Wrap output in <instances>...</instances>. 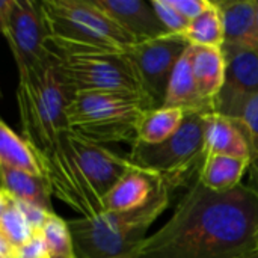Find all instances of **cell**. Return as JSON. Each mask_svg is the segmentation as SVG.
<instances>
[{"instance_id": "cell-1", "label": "cell", "mask_w": 258, "mask_h": 258, "mask_svg": "<svg viewBox=\"0 0 258 258\" xmlns=\"http://www.w3.org/2000/svg\"><path fill=\"white\" fill-rule=\"evenodd\" d=\"M257 251V192L248 184L215 192L195 178L169 221L130 258H248Z\"/></svg>"}, {"instance_id": "cell-2", "label": "cell", "mask_w": 258, "mask_h": 258, "mask_svg": "<svg viewBox=\"0 0 258 258\" xmlns=\"http://www.w3.org/2000/svg\"><path fill=\"white\" fill-rule=\"evenodd\" d=\"M74 95L76 91L51 50L38 68L18 74L17 104L21 130L38 156L56 148L60 138L71 130L68 109Z\"/></svg>"}, {"instance_id": "cell-3", "label": "cell", "mask_w": 258, "mask_h": 258, "mask_svg": "<svg viewBox=\"0 0 258 258\" xmlns=\"http://www.w3.org/2000/svg\"><path fill=\"white\" fill-rule=\"evenodd\" d=\"M172 190L163 184L144 207L132 212H103L95 218L70 219L77 258H130L148 237V228L169 207Z\"/></svg>"}, {"instance_id": "cell-4", "label": "cell", "mask_w": 258, "mask_h": 258, "mask_svg": "<svg viewBox=\"0 0 258 258\" xmlns=\"http://www.w3.org/2000/svg\"><path fill=\"white\" fill-rule=\"evenodd\" d=\"M48 47L76 94H125L156 109L128 51L82 45L57 38H50Z\"/></svg>"}, {"instance_id": "cell-5", "label": "cell", "mask_w": 258, "mask_h": 258, "mask_svg": "<svg viewBox=\"0 0 258 258\" xmlns=\"http://www.w3.org/2000/svg\"><path fill=\"white\" fill-rule=\"evenodd\" d=\"M151 110L138 97L113 92H77L68 109L74 133L95 144L130 142L138 139L142 115Z\"/></svg>"}, {"instance_id": "cell-6", "label": "cell", "mask_w": 258, "mask_h": 258, "mask_svg": "<svg viewBox=\"0 0 258 258\" xmlns=\"http://www.w3.org/2000/svg\"><path fill=\"white\" fill-rule=\"evenodd\" d=\"M206 116L203 113H186L181 127L160 144L135 141L127 159L133 165L157 174L171 190L183 184L190 186V178L198 177L206 157Z\"/></svg>"}, {"instance_id": "cell-7", "label": "cell", "mask_w": 258, "mask_h": 258, "mask_svg": "<svg viewBox=\"0 0 258 258\" xmlns=\"http://www.w3.org/2000/svg\"><path fill=\"white\" fill-rule=\"evenodd\" d=\"M41 8L51 38L118 51L138 44L94 0H41Z\"/></svg>"}, {"instance_id": "cell-8", "label": "cell", "mask_w": 258, "mask_h": 258, "mask_svg": "<svg viewBox=\"0 0 258 258\" xmlns=\"http://www.w3.org/2000/svg\"><path fill=\"white\" fill-rule=\"evenodd\" d=\"M0 29L18 74L38 68L50 56V29L41 0H0Z\"/></svg>"}, {"instance_id": "cell-9", "label": "cell", "mask_w": 258, "mask_h": 258, "mask_svg": "<svg viewBox=\"0 0 258 258\" xmlns=\"http://www.w3.org/2000/svg\"><path fill=\"white\" fill-rule=\"evenodd\" d=\"M225 85L215 100V113L240 121L248 103L258 95V44H224Z\"/></svg>"}, {"instance_id": "cell-10", "label": "cell", "mask_w": 258, "mask_h": 258, "mask_svg": "<svg viewBox=\"0 0 258 258\" xmlns=\"http://www.w3.org/2000/svg\"><path fill=\"white\" fill-rule=\"evenodd\" d=\"M189 47L190 44L183 35L171 33L139 42L128 50L156 109L163 106L172 73Z\"/></svg>"}, {"instance_id": "cell-11", "label": "cell", "mask_w": 258, "mask_h": 258, "mask_svg": "<svg viewBox=\"0 0 258 258\" xmlns=\"http://www.w3.org/2000/svg\"><path fill=\"white\" fill-rule=\"evenodd\" d=\"M71 144L76 150L77 160L86 180L103 203L109 190L122 178L133 163L128 159L119 157L106 147L91 142L74 132H71Z\"/></svg>"}, {"instance_id": "cell-12", "label": "cell", "mask_w": 258, "mask_h": 258, "mask_svg": "<svg viewBox=\"0 0 258 258\" xmlns=\"http://www.w3.org/2000/svg\"><path fill=\"white\" fill-rule=\"evenodd\" d=\"M135 41L145 42L171 35L160 21L151 2L144 0H94Z\"/></svg>"}, {"instance_id": "cell-13", "label": "cell", "mask_w": 258, "mask_h": 258, "mask_svg": "<svg viewBox=\"0 0 258 258\" xmlns=\"http://www.w3.org/2000/svg\"><path fill=\"white\" fill-rule=\"evenodd\" d=\"M163 184L157 174L133 165L104 197V212L138 210L147 206Z\"/></svg>"}, {"instance_id": "cell-14", "label": "cell", "mask_w": 258, "mask_h": 258, "mask_svg": "<svg viewBox=\"0 0 258 258\" xmlns=\"http://www.w3.org/2000/svg\"><path fill=\"white\" fill-rule=\"evenodd\" d=\"M189 48L186 50L183 57L178 60L172 73L168 92L165 97V103L162 107L180 109L184 113H203V115L215 113V106L201 95L197 86L194 71H192Z\"/></svg>"}, {"instance_id": "cell-15", "label": "cell", "mask_w": 258, "mask_h": 258, "mask_svg": "<svg viewBox=\"0 0 258 258\" xmlns=\"http://www.w3.org/2000/svg\"><path fill=\"white\" fill-rule=\"evenodd\" d=\"M206 154H221L249 160V147L239 121L218 113L206 116Z\"/></svg>"}, {"instance_id": "cell-16", "label": "cell", "mask_w": 258, "mask_h": 258, "mask_svg": "<svg viewBox=\"0 0 258 258\" xmlns=\"http://www.w3.org/2000/svg\"><path fill=\"white\" fill-rule=\"evenodd\" d=\"M190 62L201 95L215 106V100L225 85L227 63L222 48L190 45Z\"/></svg>"}, {"instance_id": "cell-17", "label": "cell", "mask_w": 258, "mask_h": 258, "mask_svg": "<svg viewBox=\"0 0 258 258\" xmlns=\"http://www.w3.org/2000/svg\"><path fill=\"white\" fill-rule=\"evenodd\" d=\"M216 5L224 21L225 44H258L257 0H216Z\"/></svg>"}, {"instance_id": "cell-18", "label": "cell", "mask_w": 258, "mask_h": 258, "mask_svg": "<svg viewBox=\"0 0 258 258\" xmlns=\"http://www.w3.org/2000/svg\"><path fill=\"white\" fill-rule=\"evenodd\" d=\"M249 160L221 154H206L198 171V181L210 190L225 192L242 184Z\"/></svg>"}, {"instance_id": "cell-19", "label": "cell", "mask_w": 258, "mask_h": 258, "mask_svg": "<svg viewBox=\"0 0 258 258\" xmlns=\"http://www.w3.org/2000/svg\"><path fill=\"white\" fill-rule=\"evenodd\" d=\"M0 178L2 190L8 192L15 200L38 206L48 213H54L51 207L53 190L45 177L0 166Z\"/></svg>"}, {"instance_id": "cell-20", "label": "cell", "mask_w": 258, "mask_h": 258, "mask_svg": "<svg viewBox=\"0 0 258 258\" xmlns=\"http://www.w3.org/2000/svg\"><path fill=\"white\" fill-rule=\"evenodd\" d=\"M0 166L45 177L38 151L24 136L15 133L6 121H0Z\"/></svg>"}, {"instance_id": "cell-21", "label": "cell", "mask_w": 258, "mask_h": 258, "mask_svg": "<svg viewBox=\"0 0 258 258\" xmlns=\"http://www.w3.org/2000/svg\"><path fill=\"white\" fill-rule=\"evenodd\" d=\"M186 113L174 107L147 110L138 125V139L145 144H160L169 139L183 124Z\"/></svg>"}, {"instance_id": "cell-22", "label": "cell", "mask_w": 258, "mask_h": 258, "mask_svg": "<svg viewBox=\"0 0 258 258\" xmlns=\"http://www.w3.org/2000/svg\"><path fill=\"white\" fill-rule=\"evenodd\" d=\"M184 38L189 41L190 45L222 48V45L225 44V30L222 15L216 2L210 0L209 8L200 17L190 21Z\"/></svg>"}, {"instance_id": "cell-23", "label": "cell", "mask_w": 258, "mask_h": 258, "mask_svg": "<svg viewBox=\"0 0 258 258\" xmlns=\"http://www.w3.org/2000/svg\"><path fill=\"white\" fill-rule=\"evenodd\" d=\"M33 230L21 212L18 201L5 190H0V237L14 248H20L30 239Z\"/></svg>"}, {"instance_id": "cell-24", "label": "cell", "mask_w": 258, "mask_h": 258, "mask_svg": "<svg viewBox=\"0 0 258 258\" xmlns=\"http://www.w3.org/2000/svg\"><path fill=\"white\" fill-rule=\"evenodd\" d=\"M41 231L45 239L50 258H77L67 221L59 218L56 213H51Z\"/></svg>"}, {"instance_id": "cell-25", "label": "cell", "mask_w": 258, "mask_h": 258, "mask_svg": "<svg viewBox=\"0 0 258 258\" xmlns=\"http://www.w3.org/2000/svg\"><path fill=\"white\" fill-rule=\"evenodd\" d=\"M249 147V183L248 186L258 194V95L254 97L239 121Z\"/></svg>"}, {"instance_id": "cell-26", "label": "cell", "mask_w": 258, "mask_h": 258, "mask_svg": "<svg viewBox=\"0 0 258 258\" xmlns=\"http://www.w3.org/2000/svg\"><path fill=\"white\" fill-rule=\"evenodd\" d=\"M151 3H153L154 11L157 12L159 18H160V21L168 29V32L172 35H183L184 36L190 21L175 9L169 3V0H151Z\"/></svg>"}, {"instance_id": "cell-27", "label": "cell", "mask_w": 258, "mask_h": 258, "mask_svg": "<svg viewBox=\"0 0 258 258\" xmlns=\"http://www.w3.org/2000/svg\"><path fill=\"white\" fill-rule=\"evenodd\" d=\"M17 258H50L42 231H33L30 239L17 248Z\"/></svg>"}, {"instance_id": "cell-28", "label": "cell", "mask_w": 258, "mask_h": 258, "mask_svg": "<svg viewBox=\"0 0 258 258\" xmlns=\"http://www.w3.org/2000/svg\"><path fill=\"white\" fill-rule=\"evenodd\" d=\"M169 3L189 21L200 17L210 5V0H169Z\"/></svg>"}, {"instance_id": "cell-29", "label": "cell", "mask_w": 258, "mask_h": 258, "mask_svg": "<svg viewBox=\"0 0 258 258\" xmlns=\"http://www.w3.org/2000/svg\"><path fill=\"white\" fill-rule=\"evenodd\" d=\"M0 258H17V248L0 237Z\"/></svg>"}, {"instance_id": "cell-30", "label": "cell", "mask_w": 258, "mask_h": 258, "mask_svg": "<svg viewBox=\"0 0 258 258\" xmlns=\"http://www.w3.org/2000/svg\"><path fill=\"white\" fill-rule=\"evenodd\" d=\"M255 38L258 41V0H257V20H255Z\"/></svg>"}, {"instance_id": "cell-31", "label": "cell", "mask_w": 258, "mask_h": 258, "mask_svg": "<svg viewBox=\"0 0 258 258\" xmlns=\"http://www.w3.org/2000/svg\"><path fill=\"white\" fill-rule=\"evenodd\" d=\"M248 258H258V251H257V252H254L252 255H249V257H248Z\"/></svg>"}]
</instances>
